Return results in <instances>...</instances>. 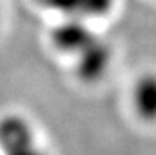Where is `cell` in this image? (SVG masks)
Segmentation results:
<instances>
[{"instance_id": "1", "label": "cell", "mask_w": 156, "mask_h": 155, "mask_svg": "<svg viewBox=\"0 0 156 155\" xmlns=\"http://www.w3.org/2000/svg\"><path fill=\"white\" fill-rule=\"evenodd\" d=\"M76 56V75L80 81L93 84L106 75L112 64L111 46L97 35Z\"/></svg>"}, {"instance_id": "2", "label": "cell", "mask_w": 156, "mask_h": 155, "mask_svg": "<svg viewBox=\"0 0 156 155\" xmlns=\"http://www.w3.org/2000/svg\"><path fill=\"white\" fill-rule=\"evenodd\" d=\"M96 34L85 24V20L77 17H65L52 29V43L64 53L76 55L82 50Z\"/></svg>"}, {"instance_id": "3", "label": "cell", "mask_w": 156, "mask_h": 155, "mask_svg": "<svg viewBox=\"0 0 156 155\" xmlns=\"http://www.w3.org/2000/svg\"><path fill=\"white\" fill-rule=\"evenodd\" d=\"M35 145V132L30 122L20 114L0 117V151L3 154Z\"/></svg>"}, {"instance_id": "4", "label": "cell", "mask_w": 156, "mask_h": 155, "mask_svg": "<svg viewBox=\"0 0 156 155\" xmlns=\"http://www.w3.org/2000/svg\"><path fill=\"white\" fill-rule=\"evenodd\" d=\"M132 106L141 120L147 123L156 122V72H147L135 81Z\"/></svg>"}, {"instance_id": "5", "label": "cell", "mask_w": 156, "mask_h": 155, "mask_svg": "<svg viewBox=\"0 0 156 155\" xmlns=\"http://www.w3.org/2000/svg\"><path fill=\"white\" fill-rule=\"evenodd\" d=\"M38 3L64 12L65 17H77L85 20L108 14L114 5V0H38Z\"/></svg>"}, {"instance_id": "6", "label": "cell", "mask_w": 156, "mask_h": 155, "mask_svg": "<svg viewBox=\"0 0 156 155\" xmlns=\"http://www.w3.org/2000/svg\"><path fill=\"white\" fill-rule=\"evenodd\" d=\"M3 155H46L37 145H30V146H26V148H21V149H17V151H12V152H8V154Z\"/></svg>"}]
</instances>
